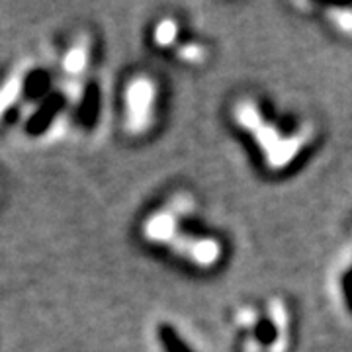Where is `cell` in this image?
<instances>
[{
  "instance_id": "277c9868",
  "label": "cell",
  "mask_w": 352,
  "mask_h": 352,
  "mask_svg": "<svg viewBox=\"0 0 352 352\" xmlns=\"http://www.w3.org/2000/svg\"><path fill=\"white\" fill-rule=\"evenodd\" d=\"M198 219V206L196 200L180 192L170 196L161 208L153 210L141 223V239L155 249L168 251V247L176 241V237L186 229L188 223Z\"/></svg>"
},
{
  "instance_id": "9c48e42d",
  "label": "cell",
  "mask_w": 352,
  "mask_h": 352,
  "mask_svg": "<svg viewBox=\"0 0 352 352\" xmlns=\"http://www.w3.org/2000/svg\"><path fill=\"white\" fill-rule=\"evenodd\" d=\"M98 113H100V88L96 82H90L82 90V96L78 102L76 122L85 129H92L98 122Z\"/></svg>"
},
{
  "instance_id": "8992f818",
  "label": "cell",
  "mask_w": 352,
  "mask_h": 352,
  "mask_svg": "<svg viewBox=\"0 0 352 352\" xmlns=\"http://www.w3.org/2000/svg\"><path fill=\"white\" fill-rule=\"evenodd\" d=\"M190 34V30L186 32L184 24L175 18V16H163L159 18L151 30V41L155 45V50L166 51L173 55V51L182 43V39Z\"/></svg>"
},
{
  "instance_id": "5b68a950",
  "label": "cell",
  "mask_w": 352,
  "mask_h": 352,
  "mask_svg": "<svg viewBox=\"0 0 352 352\" xmlns=\"http://www.w3.org/2000/svg\"><path fill=\"white\" fill-rule=\"evenodd\" d=\"M161 88L151 75L139 73L131 76L124 87V129L131 138H143L157 124Z\"/></svg>"
},
{
  "instance_id": "3957f363",
  "label": "cell",
  "mask_w": 352,
  "mask_h": 352,
  "mask_svg": "<svg viewBox=\"0 0 352 352\" xmlns=\"http://www.w3.org/2000/svg\"><path fill=\"white\" fill-rule=\"evenodd\" d=\"M166 252L175 256L178 263L188 266L190 270L208 274L223 266L229 254V247L217 231L201 226L200 219H194L176 237Z\"/></svg>"
},
{
  "instance_id": "7c38bea8",
  "label": "cell",
  "mask_w": 352,
  "mask_h": 352,
  "mask_svg": "<svg viewBox=\"0 0 352 352\" xmlns=\"http://www.w3.org/2000/svg\"><path fill=\"white\" fill-rule=\"evenodd\" d=\"M335 289L346 314L352 315V249L346 251L342 263L335 272Z\"/></svg>"
},
{
  "instance_id": "5bb4252c",
  "label": "cell",
  "mask_w": 352,
  "mask_h": 352,
  "mask_svg": "<svg viewBox=\"0 0 352 352\" xmlns=\"http://www.w3.org/2000/svg\"><path fill=\"white\" fill-rule=\"evenodd\" d=\"M24 76H10L2 87H0V118L12 108L18 98L24 94Z\"/></svg>"
},
{
  "instance_id": "30bf717a",
  "label": "cell",
  "mask_w": 352,
  "mask_h": 352,
  "mask_svg": "<svg viewBox=\"0 0 352 352\" xmlns=\"http://www.w3.org/2000/svg\"><path fill=\"white\" fill-rule=\"evenodd\" d=\"M315 10L331 32L352 39V6H315Z\"/></svg>"
},
{
  "instance_id": "52a82bcc",
  "label": "cell",
  "mask_w": 352,
  "mask_h": 352,
  "mask_svg": "<svg viewBox=\"0 0 352 352\" xmlns=\"http://www.w3.org/2000/svg\"><path fill=\"white\" fill-rule=\"evenodd\" d=\"M173 57L184 67H206L212 59V45L208 43V39L188 34L173 51Z\"/></svg>"
},
{
  "instance_id": "7a4b0ae2",
  "label": "cell",
  "mask_w": 352,
  "mask_h": 352,
  "mask_svg": "<svg viewBox=\"0 0 352 352\" xmlns=\"http://www.w3.org/2000/svg\"><path fill=\"white\" fill-rule=\"evenodd\" d=\"M237 352H289L294 346V311L286 298L237 303L229 311Z\"/></svg>"
},
{
  "instance_id": "ba28073f",
  "label": "cell",
  "mask_w": 352,
  "mask_h": 352,
  "mask_svg": "<svg viewBox=\"0 0 352 352\" xmlns=\"http://www.w3.org/2000/svg\"><path fill=\"white\" fill-rule=\"evenodd\" d=\"M65 106V96L61 92H53L50 94L45 100L41 102V106L38 108V112L34 116H30L28 124H25V131L34 138L38 135H43L47 129L51 127V124L55 122V118L59 116V112L63 110Z\"/></svg>"
},
{
  "instance_id": "4fadbf2b",
  "label": "cell",
  "mask_w": 352,
  "mask_h": 352,
  "mask_svg": "<svg viewBox=\"0 0 352 352\" xmlns=\"http://www.w3.org/2000/svg\"><path fill=\"white\" fill-rule=\"evenodd\" d=\"M88 47H90V45H88L87 38H80L76 39L75 43L71 45V50L65 53L63 69L67 75L76 76L85 73V69H87L88 65V55H90V50H88Z\"/></svg>"
},
{
  "instance_id": "8fae6325",
  "label": "cell",
  "mask_w": 352,
  "mask_h": 352,
  "mask_svg": "<svg viewBox=\"0 0 352 352\" xmlns=\"http://www.w3.org/2000/svg\"><path fill=\"white\" fill-rule=\"evenodd\" d=\"M157 339L163 352H200L175 323H168V321L157 325Z\"/></svg>"
},
{
  "instance_id": "9a60e30c",
  "label": "cell",
  "mask_w": 352,
  "mask_h": 352,
  "mask_svg": "<svg viewBox=\"0 0 352 352\" xmlns=\"http://www.w3.org/2000/svg\"><path fill=\"white\" fill-rule=\"evenodd\" d=\"M47 82H50V76L45 75L43 71H34V73L24 80V92H28L30 96L43 94L45 88H47Z\"/></svg>"
},
{
  "instance_id": "6da1fadb",
  "label": "cell",
  "mask_w": 352,
  "mask_h": 352,
  "mask_svg": "<svg viewBox=\"0 0 352 352\" xmlns=\"http://www.w3.org/2000/svg\"><path fill=\"white\" fill-rule=\"evenodd\" d=\"M227 120L263 175L284 178L302 168L319 143L314 120L280 112L258 94H241L229 104Z\"/></svg>"
}]
</instances>
